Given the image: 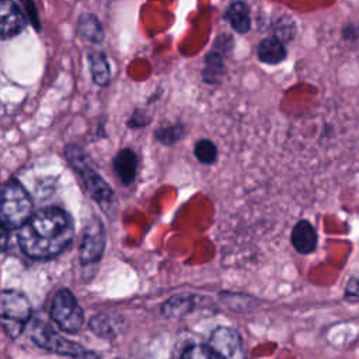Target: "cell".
I'll use <instances>...</instances> for the list:
<instances>
[{
    "label": "cell",
    "mask_w": 359,
    "mask_h": 359,
    "mask_svg": "<svg viewBox=\"0 0 359 359\" xmlns=\"http://www.w3.org/2000/svg\"><path fill=\"white\" fill-rule=\"evenodd\" d=\"M72 238V219L59 208H46L32 213L18 233L21 250L34 259H49L59 255Z\"/></svg>",
    "instance_id": "1"
},
{
    "label": "cell",
    "mask_w": 359,
    "mask_h": 359,
    "mask_svg": "<svg viewBox=\"0 0 359 359\" xmlns=\"http://www.w3.org/2000/svg\"><path fill=\"white\" fill-rule=\"evenodd\" d=\"M29 194L17 180H8L0 187V224L7 230L20 229L32 216Z\"/></svg>",
    "instance_id": "2"
},
{
    "label": "cell",
    "mask_w": 359,
    "mask_h": 359,
    "mask_svg": "<svg viewBox=\"0 0 359 359\" xmlns=\"http://www.w3.org/2000/svg\"><path fill=\"white\" fill-rule=\"evenodd\" d=\"M31 339L42 349L59 355H69L74 359H98L95 353L84 349L81 345L74 344L57 334L50 325L41 320H34L29 327Z\"/></svg>",
    "instance_id": "3"
},
{
    "label": "cell",
    "mask_w": 359,
    "mask_h": 359,
    "mask_svg": "<svg viewBox=\"0 0 359 359\" xmlns=\"http://www.w3.org/2000/svg\"><path fill=\"white\" fill-rule=\"evenodd\" d=\"M29 320L31 303L25 294L17 290L0 293V325L11 338H17Z\"/></svg>",
    "instance_id": "4"
},
{
    "label": "cell",
    "mask_w": 359,
    "mask_h": 359,
    "mask_svg": "<svg viewBox=\"0 0 359 359\" xmlns=\"http://www.w3.org/2000/svg\"><path fill=\"white\" fill-rule=\"evenodd\" d=\"M66 157L69 158L73 168L79 172L86 189L97 202H108L112 199L114 192L109 185L98 175V172L88 164L84 153L76 147L69 146L66 149Z\"/></svg>",
    "instance_id": "5"
},
{
    "label": "cell",
    "mask_w": 359,
    "mask_h": 359,
    "mask_svg": "<svg viewBox=\"0 0 359 359\" xmlns=\"http://www.w3.org/2000/svg\"><path fill=\"white\" fill-rule=\"evenodd\" d=\"M50 317L60 330L67 332L79 331L84 321L81 307L73 293L67 289H60L55 294L50 306Z\"/></svg>",
    "instance_id": "6"
},
{
    "label": "cell",
    "mask_w": 359,
    "mask_h": 359,
    "mask_svg": "<svg viewBox=\"0 0 359 359\" xmlns=\"http://www.w3.org/2000/svg\"><path fill=\"white\" fill-rule=\"evenodd\" d=\"M208 345L222 359H245L243 339L240 334L230 327L216 328Z\"/></svg>",
    "instance_id": "7"
},
{
    "label": "cell",
    "mask_w": 359,
    "mask_h": 359,
    "mask_svg": "<svg viewBox=\"0 0 359 359\" xmlns=\"http://www.w3.org/2000/svg\"><path fill=\"white\" fill-rule=\"evenodd\" d=\"M105 247V234L102 224L95 220L90 227L86 230L80 245V262L83 265L95 264L102 257V251Z\"/></svg>",
    "instance_id": "8"
},
{
    "label": "cell",
    "mask_w": 359,
    "mask_h": 359,
    "mask_svg": "<svg viewBox=\"0 0 359 359\" xmlns=\"http://www.w3.org/2000/svg\"><path fill=\"white\" fill-rule=\"evenodd\" d=\"M25 25L20 7L13 0H0V38L15 36Z\"/></svg>",
    "instance_id": "9"
},
{
    "label": "cell",
    "mask_w": 359,
    "mask_h": 359,
    "mask_svg": "<svg viewBox=\"0 0 359 359\" xmlns=\"http://www.w3.org/2000/svg\"><path fill=\"white\" fill-rule=\"evenodd\" d=\"M198 296L184 293V294H175L167 299L161 306V314L165 318H182L192 313L196 309V299Z\"/></svg>",
    "instance_id": "10"
},
{
    "label": "cell",
    "mask_w": 359,
    "mask_h": 359,
    "mask_svg": "<svg viewBox=\"0 0 359 359\" xmlns=\"http://www.w3.org/2000/svg\"><path fill=\"white\" fill-rule=\"evenodd\" d=\"M292 245L300 254H310L317 247V233L307 220H300L292 230Z\"/></svg>",
    "instance_id": "11"
},
{
    "label": "cell",
    "mask_w": 359,
    "mask_h": 359,
    "mask_svg": "<svg viewBox=\"0 0 359 359\" xmlns=\"http://www.w3.org/2000/svg\"><path fill=\"white\" fill-rule=\"evenodd\" d=\"M114 170L121 182L129 185L133 182L137 172V156L130 149H122L114 158Z\"/></svg>",
    "instance_id": "12"
},
{
    "label": "cell",
    "mask_w": 359,
    "mask_h": 359,
    "mask_svg": "<svg viewBox=\"0 0 359 359\" xmlns=\"http://www.w3.org/2000/svg\"><path fill=\"white\" fill-rule=\"evenodd\" d=\"M258 57L266 65H278L286 57V49L279 38L269 36L259 42Z\"/></svg>",
    "instance_id": "13"
},
{
    "label": "cell",
    "mask_w": 359,
    "mask_h": 359,
    "mask_svg": "<svg viewBox=\"0 0 359 359\" xmlns=\"http://www.w3.org/2000/svg\"><path fill=\"white\" fill-rule=\"evenodd\" d=\"M226 20L230 22L234 31L240 34H245L251 27V18H250V8L247 3L238 0L230 4L229 10L226 11Z\"/></svg>",
    "instance_id": "14"
},
{
    "label": "cell",
    "mask_w": 359,
    "mask_h": 359,
    "mask_svg": "<svg viewBox=\"0 0 359 359\" xmlns=\"http://www.w3.org/2000/svg\"><path fill=\"white\" fill-rule=\"evenodd\" d=\"M79 32L81 36L91 42H101L104 39V31L100 21L91 14H83L79 18Z\"/></svg>",
    "instance_id": "15"
},
{
    "label": "cell",
    "mask_w": 359,
    "mask_h": 359,
    "mask_svg": "<svg viewBox=\"0 0 359 359\" xmlns=\"http://www.w3.org/2000/svg\"><path fill=\"white\" fill-rule=\"evenodd\" d=\"M88 60L91 65V73H93L94 81L100 86L108 84L111 73H109V66L107 63L105 56L101 52H91L88 56Z\"/></svg>",
    "instance_id": "16"
},
{
    "label": "cell",
    "mask_w": 359,
    "mask_h": 359,
    "mask_svg": "<svg viewBox=\"0 0 359 359\" xmlns=\"http://www.w3.org/2000/svg\"><path fill=\"white\" fill-rule=\"evenodd\" d=\"M223 69H224V65H223V59H222L220 53L210 52L205 59V70H203L205 81L216 83L219 80Z\"/></svg>",
    "instance_id": "17"
},
{
    "label": "cell",
    "mask_w": 359,
    "mask_h": 359,
    "mask_svg": "<svg viewBox=\"0 0 359 359\" xmlns=\"http://www.w3.org/2000/svg\"><path fill=\"white\" fill-rule=\"evenodd\" d=\"M195 157L202 163V164H213L217 158V149L213 142L208 139H201L196 142L194 147Z\"/></svg>",
    "instance_id": "18"
},
{
    "label": "cell",
    "mask_w": 359,
    "mask_h": 359,
    "mask_svg": "<svg viewBox=\"0 0 359 359\" xmlns=\"http://www.w3.org/2000/svg\"><path fill=\"white\" fill-rule=\"evenodd\" d=\"M90 327L97 335H101V337H112L116 331L115 323L112 321L111 317H107V316L93 317V320L90 321Z\"/></svg>",
    "instance_id": "19"
},
{
    "label": "cell",
    "mask_w": 359,
    "mask_h": 359,
    "mask_svg": "<svg viewBox=\"0 0 359 359\" xmlns=\"http://www.w3.org/2000/svg\"><path fill=\"white\" fill-rule=\"evenodd\" d=\"M181 359H222V358L217 356L209 348V345H189L181 355Z\"/></svg>",
    "instance_id": "20"
},
{
    "label": "cell",
    "mask_w": 359,
    "mask_h": 359,
    "mask_svg": "<svg viewBox=\"0 0 359 359\" xmlns=\"http://www.w3.org/2000/svg\"><path fill=\"white\" fill-rule=\"evenodd\" d=\"M182 128L180 125H174V126H168V128H161L156 132V137L164 143V144H171L177 140H180L182 137Z\"/></svg>",
    "instance_id": "21"
},
{
    "label": "cell",
    "mask_w": 359,
    "mask_h": 359,
    "mask_svg": "<svg viewBox=\"0 0 359 359\" xmlns=\"http://www.w3.org/2000/svg\"><path fill=\"white\" fill-rule=\"evenodd\" d=\"M345 297L351 302L359 300V279L358 278H351L348 280L346 287H345Z\"/></svg>",
    "instance_id": "22"
},
{
    "label": "cell",
    "mask_w": 359,
    "mask_h": 359,
    "mask_svg": "<svg viewBox=\"0 0 359 359\" xmlns=\"http://www.w3.org/2000/svg\"><path fill=\"white\" fill-rule=\"evenodd\" d=\"M8 243V230L0 224V251H4L7 248Z\"/></svg>",
    "instance_id": "23"
}]
</instances>
